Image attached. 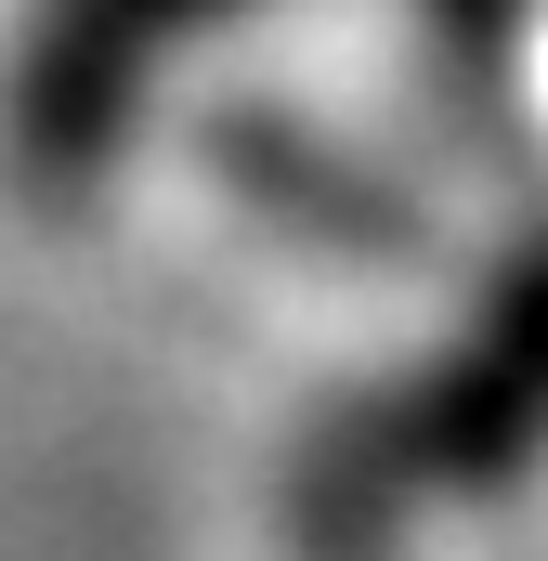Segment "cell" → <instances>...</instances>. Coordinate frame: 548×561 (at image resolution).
Listing matches in <instances>:
<instances>
[{
  "label": "cell",
  "mask_w": 548,
  "mask_h": 561,
  "mask_svg": "<svg viewBox=\"0 0 548 561\" xmlns=\"http://www.w3.org/2000/svg\"><path fill=\"white\" fill-rule=\"evenodd\" d=\"M536 431H548V275H523L483 313V340L379 431V470L418 483V496H431V483L457 496V483H496L510 444H536Z\"/></svg>",
  "instance_id": "6da1fadb"
},
{
  "label": "cell",
  "mask_w": 548,
  "mask_h": 561,
  "mask_svg": "<svg viewBox=\"0 0 548 561\" xmlns=\"http://www.w3.org/2000/svg\"><path fill=\"white\" fill-rule=\"evenodd\" d=\"M183 13H209V0H53V26H39V53H26V79H13V157H26V170L105 157L118 92L170 53Z\"/></svg>",
  "instance_id": "7a4b0ae2"
}]
</instances>
